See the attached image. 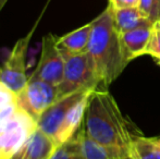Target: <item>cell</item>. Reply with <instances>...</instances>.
I'll return each mask as SVG.
<instances>
[{
	"mask_svg": "<svg viewBox=\"0 0 160 159\" xmlns=\"http://www.w3.org/2000/svg\"><path fill=\"white\" fill-rule=\"evenodd\" d=\"M83 123L85 132L96 142L131 149L135 135L131 133L116 99L106 88L92 93Z\"/></svg>",
	"mask_w": 160,
	"mask_h": 159,
	"instance_id": "cell-1",
	"label": "cell"
},
{
	"mask_svg": "<svg viewBox=\"0 0 160 159\" xmlns=\"http://www.w3.org/2000/svg\"><path fill=\"white\" fill-rule=\"evenodd\" d=\"M92 23L93 30L87 52L94 60L100 85L106 88L118 79L130 61L125 56L120 34L114 26L111 4Z\"/></svg>",
	"mask_w": 160,
	"mask_h": 159,
	"instance_id": "cell-2",
	"label": "cell"
},
{
	"mask_svg": "<svg viewBox=\"0 0 160 159\" xmlns=\"http://www.w3.org/2000/svg\"><path fill=\"white\" fill-rule=\"evenodd\" d=\"M94 89H82L58 98L35 125L50 136L59 146L72 138L84 122L87 104Z\"/></svg>",
	"mask_w": 160,
	"mask_h": 159,
	"instance_id": "cell-3",
	"label": "cell"
},
{
	"mask_svg": "<svg viewBox=\"0 0 160 159\" xmlns=\"http://www.w3.org/2000/svg\"><path fill=\"white\" fill-rule=\"evenodd\" d=\"M65 59L63 77L58 85V98L82 89H97L100 86L94 60L88 52L63 55Z\"/></svg>",
	"mask_w": 160,
	"mask_h": 159,
	"instance_id": "cell-4",
	"label": "cell"
},
{
	"mask_svg": "<svg viewBox=\"0 0 160 159\" xmlns=\"http://www.w3.org/2000/svg\"><path fill=\"white\" fill-rule=\"evenodd\" d=\"M57 99L58 86L30 77L22 93L14 98V104L26 117L36 122Z\"/></svg>",
	"mask_w": 160,
	"mask_h": 159,
	"instance_id": "cell-5",
	"label": "cell"
},
{
	"mask_svg": "<svg viewBox=\"0 0 160 159\" xmlns=\"http://www.w3.org/2000/svg\"><path fill=\"white\" fill-rule=\"evenodd\" d=\"M35 27L36 24L26 36L15 42L9 57L0 67V85L10 92L14 96V98L22 93L28 84L26 53Z\"/></svg>",
	"mask_w": 160,
	"mask_h": 159,
	"instance_id": "cell-6",
	"label": "cell"
},
{
	"mask_svg": "<svg viewBox=\"0 0 160 159\" xmlns=\"http://www.w3.org/2000/svg\"><path fill=\"white\" fill-rule=\"evenodd\" d=\"M58 37L47 34L42 42V52L38 64L31 77L42 80L56 86L60 84L63 77L65 59L58 47Z\"/></svg>",
	"mask_w": 160,
	"mask_h": 159,
	"instance_id": "cell-7",
	"label": "cell"
},
{
	"mask_svg": "<svg viewBox=\"0 0 160 159\" xmlns=\"http://www.w3.org/2000/svg\"><path fill=\"white\" fill-rule=\"evenodd\" d=\"M57 147L52 138L35 125L18 152L22 159H51Z\"/></svg>",
	"mask_w": 160,
	"mask_h": 159,
	"instance_id": "cell-8",
	"label": "cell"
},
{
	"mask_svg": "<svg viewBox=\"0 0 160 159\" xmlns=\"http://www.w3.org/2000/svg\"><path fill=\"white\" fill-rule=\"evenodd\" d=\"M85 159H123L131 156V149L108 146L96 142L85 132L84 127L75 134Z\"/></svg>",
	"mask_w": 160,
	"mask_h": 159,
	"instance_id": "cell-9",
	"label": "cell"
},
{
	"mask_svg": "<svg viewBox=\"0 0 160 159\" xmlns=\"http://www.w3.org/2000/svg\"><path fill=\"white\" fill-rule=\"evenodd\" d=\"M112 14H113L114 26L119 34H123L137 28L154 26V22L150 21L149 17L138 7L122 9L112 8Z\"/></svg>",
	"mask_w": 160,
	"mask_h": 159,
	"instance_id": "cell-10",
	"label": "cell"
},
{
	"mask_svg": "<svg viewBox=\"0 0 160 159\" xmlns=\"http://www.w3.org/2000/svg\"><path fill=\"white\" fill-rule=\"evenodd\" d=\"M93 23H88L71 33L58 37V47L63 55H82L88 51Z\"/></svg>",
	"mask_w": 160,
	"mask_h": 159,
	"instance_id": "cell-11",
	"label": "cell"
},
{
	"mask_svg": "<svg viewBox=\"0 0 160 159\" xmlns=\"http://www.w3.org/2000/svg\"><path fill=\"white\" fill-rule=\"evenodd\" d=\"M152 31H154V26L137 28V30L120 34L121 42H122L125 56L128 61L139 57V56L145 55Z\"/></svg>",
	"mask_w": 160,
	"mask_h": 159,
	"instance_id": "cell-12",
	"label": "cell"
},
{
	"mask_svg": "<svg viewBox=\"0 0 160 159\" xmlns=\"http://www.w3.org/2000/svg\"><path fill=\"white\" fill-rule=\"evenodd\" d=\"M131 156L135 159H160V148L152 138L135 135L131 146Z\"/></svg>",
	"mask_w": 160,
	"mask_h": 159,
	"instance_id": "cell-13",
	"label": "cell"
},
{
	"mask_svg": "<svg viewBox=\"0 0 160 159\" xmlns=\"http://www.w3.org/2000/svg\"><path fill=\"white\" fill-rule=\"evenodd\" d=\"M51 159H85L76 135L59 145Z\"/></svg>",
	"mask_w": 160,
	"mask_h": 159,
	"instance_id": "cell-14",
	"label": "cell"
},
{
	"mask_svg": "<svg viewBox=\"0 0 160 159\" xmlns=\"http://www.w3.org/2000/svg\"><path fill=\"white\" fill-rule=\"evenodd\" d=\"M145 55H148L155 59V61L160 66V32L154 27L152 37L147 45Z\"/></svg>",
	"mask_w": 160,
	"mask_h": 159,
	"instance_id": "cell-15",
	"label": "cell"
},
{
	"mask_svg": "<svg viewBox=\"0 0 160 159\" xmlns=\"http://www.w3.org/2000/svg\"><path fill=\"white\" fill-rule=\"evenodd\" d=\"M141 0H110V3L113 9L122 8H137L139 7Z\"/></svg>",
	"mask_w": 160,
	"mask_h": 159,
	"instance_id": "cell-16",
	"label": "cell"
},
{
	"mask_svg": "<svg viewBox=\"0 0 160 159\" xmlns=\"http://www.w3.org/2000/svg\"><path fill=\"white\" fill-rule=\"evenodd\" d=\"M138 8L141 9L150 20L152 14V10H154V0H141V1H139ZM150 21H152V20H150Z\"/></svg>",
	"mask_w": 160,
	"mask_h": 159,
	"instance_id": "cell-17",
	"label": "cell"
},
{
	"mask_svg": "<svg viewBox=\"0 0 160 159\" xmlns=\"http://www.w3.org/2000/svg\"><path fill=\"white\" fill-rule=\"evenodd\" d=\"M150 20L154 22V24L160 20V0H154V10Z\"/></svg>",
	"mask_w": 160,
	"mask_h": 159,
	"instance_id": "cell-18",
	"label": "cell"
},
{
	"mask_svg": "<svg viewBox=\"0 0 160 159\" xmlns=\"http://www.w3.org/2000/svg\"><path fill=\"white\" fill-rule=\"evenodd\" d=\"M9 159H22V156L20 155V153H19V152L17 151V152H15V153L13 154V155L11 156V157L9 158Z\"/></svg>",
	"mask_w": 160,
	"mask_h": 159,
	"instance_id": "cell-19",
	"label": "cell"
},
{
	"mask_svg": "<svg viewBox=\"0 0 160 159\" xmlns=\"http://www.w3.org/2000/svg\"><path fill=\"white\" fill-rule=\"evenodd\" d=\"M152 140L154 141L155 144H156L157 146H158L159 148H160V136H158V137H152Z\"/></svg>",
	"mask_w": 160,
	"mask_h": 159,
	"instance_id": "cell-20",
	"label": "cell"
},
{
	"mask_svg": "<svg viewBox=\"0 0 160 159\" xmlns=\"http://www.w3.org/2000/svg\"><path fill=\"white\" fill-rule=\"evenodd\" d=\"M7 2H8V0H0V11L2 10V8H3L4 6H6Z\"/></svg>",
	"mask_w": 160,
	"mask_h": 159,
	"instance_id": "cell-21",
	"label": "cell"
},
{
	"mask_svg": "<svg viewBox=\"0 0 160 159\" xmlns=\"http://www.w3.org/2000/svg\"><path fill=\"white\" fill-rule=\"evenodd\" d=\"M154 27L156 28L157 31H159V32H160V20H159V21H157L156 23L154 24Z\"/></svg>",
	"mask_w": 160,
	"mask_h": 159,
	"instance_id": "cell-22",
	"label": "cell"
},
{
	"mask_svg": "<svg viewBox=\"0 0 160 159\" xmlns=\"http://www.w3.org/2000/svg\"><path fill=\"white\" fill-rule=\"evenodd\" d=\"M123 159H135V158H133L132 156H128V157H127V158H123Z\"/></svg>",
	"mask_w": 160,
	"mask_h": 159,
	"instance_id": "cell-23",
	"label": "cell"
}]
</instances>
